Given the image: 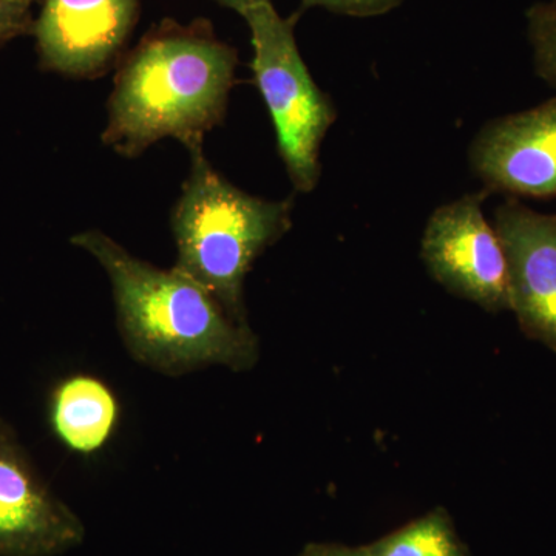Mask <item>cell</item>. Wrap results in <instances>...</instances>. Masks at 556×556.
Returning <instances> with one entry per match:
<instances>
[{
	"instance_id": "6da1fadb",
	"label": "cell",
	"mask_w": 556,
	"mask_h": 556,
	"mask_svg": "<svg viewBox=\"0 0 556 556\" xmlns=\"http://www.w3.org/2000/svg\"><path fill=\"white\" fill-rule=\"evenodd\" d=\"M72 244L104 269L121 338L139 364L172 378L207 367L249 371L257 364L252 328L233 320L188 274L135 257L102 230L76 233Z\"/></svg>"
},
{
	"instance_id": "7a4b0ae2",
	"label": "cell",
	"mask_w": 556,
	"mask_h": 556,
	"mask_svg": "<svg viewBox=\"0 0 556 556\" xmlns=\"http://www.w3.org/2000/svg\"><path fill=\"white\" fill-rule=\"evenodd\" d=\"M237 50L185 28L150 35L123 61L110 94L102 142L137 159L161 139L189 150L225 119L236 80Z\"/></svg>"
},
{
	"instance_id": "3957f363",
	"label": "cell",
	"mask_w": 556,
	"mask_h": 556,
	"mask_svg": "<svg viewBox=\"0 0 556 556\" xmlns=\"http://www.w3.org/2000/svg\"><path fill=\"white\" fill-rule=\"evenodd\" d=\"M190 172L172 211L175 268L218 300L233 320L249 325L244 280L255 260L292 226V199L266 200L228 181L190 150Z\"/></svg>"
},
{
	"instance_id": "277c9868",
	"label": "cell",
	"mask_w": 556,
	"mask_h": 556,
	"mask_svg": "<svg viewBox=\"0 0 556 556\" xmlns=\"http://www.w3.org/2000/svg\"><path fill=\"white\" fill-rule=\"evenodd\" d=\"M241 17L251 31L252 72L276 129L285 169L298 192H313L321 177V144L338 110L303 61L294 20L281 17L273 2L251 7Z\"/></svg>"
},
{
	"instance_id": "5b68a950",
	"label": "cell",
	"mask_w": 556,
	"mask_h": 556,
	"mask_svg": "<svg viewBox=\"0 0 556 556\" xmlns=\"http://www.w3.org/2000/svg\"><path fill=\"white\" fill-rule=\"evenodd\" d=\"M486 190L434 208L420 255L434 280L489 313L510 311L507 260L495 226L484 215Z\"/></svg>"
},
{
	"instance_id": "8992f818",
	"label": "cell",
	"mask_w": 556,
	"mask_h": 556,
	"mask_svg": "<svg viewBox=\"0 0 556 556\" xmlns=\"http://www.w3.org/2000/svg\"><path fill=\"white\" fill-rule=\"evenodd\" d=\"M84 540L83 519L43 481L0 417V556H61Z\"/></svg>"
},
{
	"instance_id": "52a82bcc",
	"label": "cell",
	"mask_w": 556,
	"mask_h": 556,
	"mask_svg": "<svg viewBox=\"0 0 556 556\" xmlns=\"http://www.w3.org/2000/svg\"><path fill=\"white\" fill-rule=\"evenodd\" d=\"M468 160L489 193L556 199V97L489 121L471 141Z\"/></svg>"
},
{
	"instance_id": "ba28073f",
	"label": "cell",
	"mask_w": 556,
	"mask_h": 556,
	"mask_svg": "<svg viewBox=\"0 0 556 556\" xmlns=\"http://www.w3.org/2000/svg\"><path fill=\"white\" fill-rule=\"evenodd\" d=\"M493 226L506 254L510 311L527 338L556 354V214L507 197Z\"/></svg>"
},
{
	"instance_id": "9c48e42d",
	"label": "cell",
	"mask_w": 556,
	"mask_h": 556,
	"mask_svg": "<svg viewBox=\"0 0 556 556\" xmlns=\"http://www.w3.org/2000/svg\"><path fill=\"white\" fill-rule=\"evenodd\" d=\"M139 0H46L35 24L43 67L70 78H97L118 60Z\"/></svg>"
},
{
	"instance_id": "30bf717a",
	"label": "cell",
	"mask_w": 556,
	"mask_h": 556,
	"mask_svg": "<svg viewBox=\"0 0 556 556\" xmlns=\"http://www.w3.org/2000/svg\"><path fill=\"white\" fill-rule=\"evenodd\" d=\"M118 420V399L108 383L93 376H72L51 394V428L65 447L79 455L100 452Z\"/></svg>"
},
{
	"instance_id": "8fae6325",
	"label": "cell",
	"mask_w": 556,
	"mask_h": 556,
	"mask_svg": "<svg viewBox=\"0 0 556 556\" xmlns=\"http://www.w3.org/2000/svg\"><path fill=\"white\" fill-rule=\"evenodd\" d=\"M367 548L371 556H468L444 508L428 511Z\"/></svg>"
},
{
	"instance_id": "7c38bea8",
	"label": "cell",
	"mask_w": 556,
	"mask_h": 556,
	"mask_svg": "<svg viewBox=\"0 0 556 556\" xmlns=\"http://www.w3.org/2000/svg\"><path fill=\"white\" fill-rule=\"evenodd\" d=\"M527 38L538 78L556 87V0H540L526 13Z\"/></svg>"
},
{
	"instance_id": "4fadbf2b",
	"label": "cell",
	"mask_w": 556,
	"mask_h": 556,
	"mask_svg": "<svg viewBox=\"0 0 556 556\" xmlns=\"http://www.w3.org/2000/svg\"><path fill=\"white\" fill-rule=\"evenodd\" d=\"M405 0H302L303 9H324L351 17H376L390 13Z\"/></svg>"
},
{
	"instance_id": "5bb4252c",
	"label": "cell",
	"mask_w": 556,
	"mask_h": 556,
	"mask_svg": "<svg viewBox=\"0 0 556 556\" xmlns=\"http://www.w3.org/2000/svg\"><path fill=\"white\" fill-rule=\"evenodd\" d=\"M30 27V9L13 0H0V47Z\"/></svg>"
},
{
	"instance_id": "9a60e30c",
	"label": "cell",
	"mask_w": 556,
	"mask_h": 556,
	"mask_svg": "<svg viewBox=\"0 0 556 556\" xmlns=\"http://www.w3.org/2000/svg\"><path fill=\"white\" fill-rule=\"evenodd\" d=\"M298 556H371L367 546L346 547L339 544H308Z\"/></svg>"
},
{
	"instance_id": "2e32d148",
	"label": "cell",
	"mask_w": 556,
	"mask_h": 556,
	"mask_svg": "<svg viewBox=\"0 0 556 556\" xmlns=\"http://www.w3.org/2000/svg\"><path fill=\"white\" fill-rule=\"evenodd\" d=\"M215 2L226 7V9L237 11L241 16V14L248 9H251V7L258 5V3L263 2H270V0H215Z\"/></svg>"
},
{
	"instance_id": "e0dca14e",
	"label": "cell",
	"mask_w": 556,
	"mask_h": 556,
	"mask_svg": "<svg viewBox=\"0 0 556 556\" xmlns=\"http://www.w3.org/2000/svg\"><path fill=\"white\" fill-rule=\"evenodd\" d=\"M13 2L20 3V5L27 7V9H30L33 0H13Z\"/></svg>"
}]
</instances>
